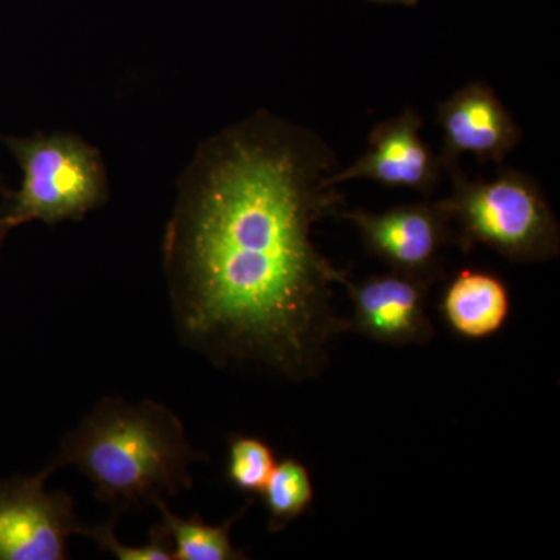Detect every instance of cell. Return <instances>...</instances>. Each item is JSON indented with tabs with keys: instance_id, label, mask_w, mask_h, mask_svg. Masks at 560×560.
<instances>
[{
	"instance_id": "12",
	"label": "cell",
	"mask_w": 560,
	"mask_h": 560,
	"mask_svg": "<svg viewBox=\"0 0 560 560\" xmlns=\"http://www.w3.org/2000/svg\"><path fill=\"white\" fill-rule=\"evenodd\" d=\"M260 497L268 514V530L280 533L311 510L315 500L311 471L300 459H280Z\"/></svg>"
},
{
	"instance_id": "6",
	"label": "cell",
	"mask_w": 560,
	"mask_h": 560,
	"mask_svg": "<svg viewBox=\"0 0 560 560\" xmlns=\"http://www.w3.org/2000/svg\"><path fill=\"white\" fill-rule=\"evenodd\" d=\"M51 471L0 480V560H66L81 536L72 497L46 488Z\"/></svg>"
},
{
	"instance_id": "10",
	"label": "cell",
	"mask_w": 560,
	"mask_h": 560,
	"mask_svg": "<svg viewBox=\"0 0 560 560\" xmlns=\"http://www.w3.org/2000/svg\"><path fill=\"white\" fill-rule=\"evenodd\" d=\"M511 311L510 287L499 275L486 270L456 272L440 301L445 326L467 341L495 337L510 320Z\"/></svg>"
},
{
	"instance_id": "5",
	"label": "cell",
	"mask_w": 560,
	"mask_h": 560,
	"mask_svg": "<svg viewBox=\"0 0 560 560\" xmlns=\"http://www.w3.org/2000/svg\"><path fill=\"white\" fill-rule=\"evenodd\" d=\"M335 217L352 223L364 248L390 271L425 280L444 278L445 246L455 245L451 220L440 201L394 206L382 212L338 210Z\"/></svg>"
},
{
	"instance_id": "2",
	"label": "cell",
	"mask_w": 560,
	"mask_h": 560,
	"mask_svg": "<svg viewBox=\"0 0 560 560\" xmlns=\"http://www.w3.org/2000/svg\"><path fill=\"white\" fill-rule=\"evenodd\" d=\"M208 460L187 438L183 420L156 400L109 396L69 431L47 469L75 467L101 503L120 514L194 486L190 467Z\"/></svg>"
},
{
	"instance_id": "11",
	"label": "cell",
	"mask_w": 560,
	"mask_h": 560,
	"mask_svg": "<svg viewBox=\"0 0 560 560\" xmlns=\"http://www.w3.org/2000/svg\"><path fill=\"white\" fill-rule=\"evenodd\" d=\"M249 503L221 525H209L200 515L179 517L168 510L165 500L154 501V506L161 512L160 525L172 541L175 560H246L249 556L232 545L231 529L246 514Z\"/></svg>"
},
{
	"instance_id": "4",
	"label": "cell",
	"mask_w": 560,
	"mask_h": 560,
	"mask_svg": "<svg viewBox=\"0 0 560 560\" xmlns=\"http://www.w3.org/2000/svg\"><path fill=\"white\" fill-rule=\"evenodd\" d=\"M22 171L21 187L2 219L7 230L43 221L80 220L108 197V179L101 154L72 135L7 138Z\"/></svg>"
},
{
	"instance_id": "14",
	"label": "cell",
	"mask_w": 560,
	"mask_h": 560,
	"mask_svg": "<svg viewBox=\"0 0 560 560\" xmlns=\"http://www.w3.org/2000/svg\"><path fill=\"white\" fill-rule=\"evenodd\" d=\"M116 515L108 523L95 526H84L81 536L88 537L97 545L98 550L113 555L120 560H175L173 545L161 525L153 526L150 539L142 547H128L117 539L114 533Z\"/></svg>"
},
{
	"instance_id": "15",
	"label": "cell",
	"mask_w": 560,
	"mask_h": 560,
	"mask_svg": "<svg viewBox=\"0 0 560 560\" xmlns=\"http://www.w3.org/2000/svg\"><path fill=\"white\" fill-rule=\"evenodd\" d=\"M375 3H388V5L416 7L420 0H371Z\"/></svg>"
},
{
	"instance_id": "3",
	"label": "cell",
	"mask_w": 560,
	"mask_h": 560,
	"mask_svg": "<svg viewBox=\"0 0 560 560\" xmlns=\"http://www.w3.org/2000/svg\"><path fill=\"white\" fill-rule=\"evenodd\" d=\"M452 191L440 200L451 220L455 245L495 250L514 264H545L560 253V224L533 176L500 165L492 179H470L460 162L445 168Z\"/></svg>"
},
{
	"instance_id": "9",
	"label": "cell",
	"mask_w": 560,
	"mask_h": 560,
	"mask_svg": "<svg viewBox=\"0 0 560 560\" xmlns=\"http://www.w3.org/2000/svg\"><path fill=\"white\" fill-rule=\"evenodd\" d=\"M436 121L444 138L441 160L445 168L460 162L463 154L477 161L503 165L521 145L523 130L511 110L486 81L464 84L440 103Z\"/></svg>"
},
{
	"instance_id": "7",
	"label": "cell",
	"mask_w": 560,
	"mask_h": 560,
	"mask_svg": "<svg viewBox=\"0 0 560 560\" xmlns=\"http://www.w3.org/2000/svg\"><path fill=\"white\" fill-rule=\"evenodd\" d=\"M422 128V116L412 106L381 121L368 138L366 151L348 167L338 168L327 184L338 187L348 180L370 179L431 197L445 172L441 154L420 136Z\"/></svg>"
},
{
	"instance_id": "1",
	"label": "cell",
	"mask_w": 560,
	"mask_h": 560,
	"mask_svg": "<svg viewBox=\"0 0 560 560\" xmlns=\"http://www.w3.org/2000/svg\"><path fill=\"white\" fill-rule=\"evenodd\" d=\"M318 132L260 110L202 143L180 180L162 242L173 323L217 368L316 381L349 331L334 287L349 271L313 242L345 197Z\"/></svg>"
},
{
	"instance_id": "13",
	"label": "cell",
	"mask_w": 560,
	"mask_h": 560,
	"mask_svg": "<svg viewBox=\"0 0 560 560\" xmlns=\"http://www.w3.org/2000/svg\"><path fill=\"white\" fill-rule=\"evenodd\" d=\"M276 453L264 440L232 434L228 444L226 480L245 495L260 497L276 467Z\"/></svg>"
},
{
	"instance_id": "16",
	"label": "cell",
	"mask_w": 560,
	"mask_h": 560,
	"mask_svg": "<svg viewBox=\"0 0 560 560\" xmlns=\"http://www.w3.org/2000/svg\"><path fill=\"white\" fill-rule=\"evenodd\" d=\"M7 232H9V230H7V228L3 226L2 219H0V245H2V241L3 237H5Z\"/></svg>"
},
{
	"instance_id": "8",
	"label": "cell",
	"mask_w": 560,
	"mask_h": 560,
	"mask_svg": "<svg viewBox=\"0 0 560 560\" xmlns=\"http://www.w3.org/2000/svg\"><path fill=\"white\" fill-rule=\"evenodd\" d=\"M353 313L349 331L378 345H427L436 335L429 316L431 283L390 271L345 283Z\"/></svg>"
}]
</instances>
